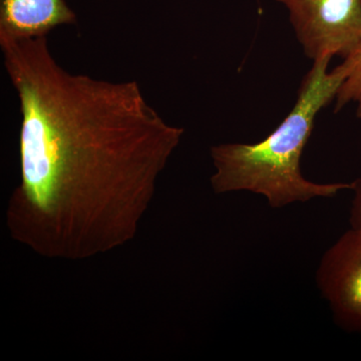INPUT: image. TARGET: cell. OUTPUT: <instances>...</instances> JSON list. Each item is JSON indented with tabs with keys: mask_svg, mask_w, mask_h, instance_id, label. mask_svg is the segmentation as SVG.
<instances>
[{
	"mask_svg": "<svg viewBox=\"0 0 361 361\" xmlns=\"http://www.w3.org/2000/svg\"><path fill=\"white\" fill-rule=\"evenodd\" d=\"M20 101V183L9 235L49 259L85 260L135 238L182 141L135 80L66 71L47 37L0 39Z\"/></svg>",
	"mask_w": 361,
	"mask_h": 361,
	"instance_id": "6da1fadb",
	"label": "cell"
},
{
	"mask_svg": "<svg viewBox=\"0 0 361 361\" xmlns=\"http://www.w3.org/2000/svg\"><path fill=\"white\" fill-rule=\"evenodd\" d=\"M331 56L313 61L304 78L295 106L274 132L255 144H222L210 149L215 173L214 193L249 191L262 195L272 208L295 202L332 198L351 183L317 184L303 177L300 160L316 116L331 103L348 73L345 61L329 71Z\"/></svg>",
	"mask_w": 361,
	"mask_h": 361,
	"instance_id": "7a4b0ae2",
	"label": "cell"
},
{
	"mask_svg": "<svg viewBox=\"0 0 361 361\" xmlns=\"http://www.w3.org/2000/svg\"><path fill=\"white\" fill-rule=\"evenodd\" d=\"M289 11L308 58L341 56L361 45V0H275Z\"/></svg>",
	"mask_w": 361,
	"mask_h": 361,
	"instance_id": "3957f363",
	"label": "cell"
},
{
	"mask_svg": "<svg viewBox=\"0 0 361 361\" xmlns=\"http://www.w3.org/2000/svg\"><path fill=\"white\" fill-rule=\"evenodd\" d=\"M337 324L361 334V231L350 228L325 252L316 273Z\"/></svg>",
	"mask_w": 361,
	"mask_h": 361,
	"instance_id": "277c9868",
	"label": "cell"
},
{
	"mask_svg": "<svg viewBox=\"0 0 361 361\" xmlns=\"http://www.w3.org/2000/svg\"><path fill=\"white\" fill-rule=\"evenodd\" d=\"M75 23L65 0H0V39L47 37L54 28Z\"/></svg>",
	"mask_w": 361,
	"mask_h": 361,
	"instance_id": "5b68a950",
	"label": "cell"
},
{
	"mask_svg": "<svg viewBox=\"0 0 361 361\" xmlns=\"http://www.w3.org/2000/svg\"><path fill=\"white\" fill-rule=\"evenodd\" d=\"M348 73L342 82L336 96V111L342 110L348 104H355L356 116L361 118V45L344 59Z\"/></svg>",
	"mask_w": 361,
	"mask_h": 361,
	"instance_id": "8992f818",
	"label": "cell"
},
{
	"mask_svg": "<svg viewBox=\"0 0 361 361\" xmlns=\"http://www.w3.org/2000/svg\"><path fill=\"white\" fill-rule=\"evenodd\" d=\"M351 190L355 196H353V203H351L349 223H350V228L361 231V178L353 180Z\"/></svg>",
	"mask_w": 361,
	"mask_h": 361,
	"instance_id": "52a82bcc",
	"label": "cell"
}]
</instances>
